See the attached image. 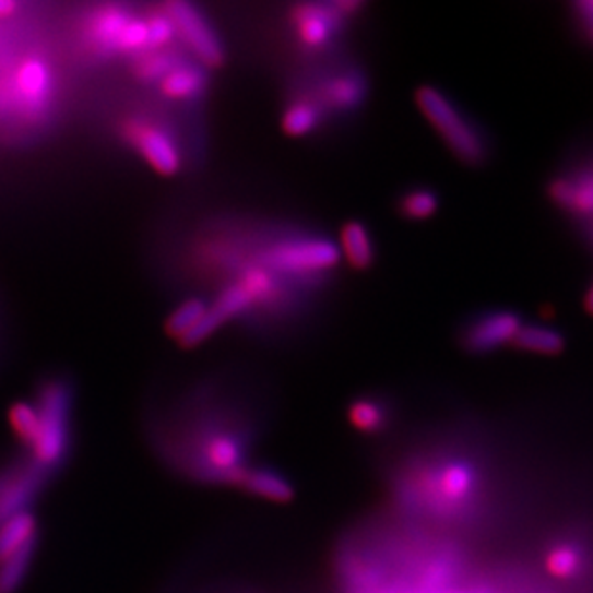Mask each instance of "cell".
I'll use <instances>...</instances> for the list:
<instances>
[{
  "mask_svg": "<svg viewBox=\"0 0 593 593\" xmlns=\"http://www.w3.org/2000/svg\"><path fill=\"white\" fill-rule=\"evenodd\" d=\"M39 546L40 538L33 539L32 544H27L24 549L0 561V593H17L24 588Z\"/></svg>",
  "mask_w": 593,
  "mask_h": 593,
  "instance_id": "13",
  "label": "cell"
},
{
  "mask_svg": "<svg viewBox=\"0 0 593 593\" xmlns=\"http://www.w3.org/2000/svg\"><path fill=\"white\" fill-rule=\"evenodd\" d=\"M588 32L592 33V37H593V27H590V29H588Z\"/></svg>",
  "mask_w": 593,
  "mask_h": 593,
  "instance_id": "27",
  "label": "cell"
},
{
  "mask_svg": "<svg viewBox=\"0 0 593 593\" xmlns=\"http://www.w3.org/2000/svg\"><path fill=\"white\" fill-rule=\"evenodd\" d=\"M47 481L48 476L32 463L0 471V524L25 511Z\"/></svg>",
  "mask_w": 593,
  "mask_h": 593,
  "instance_id": "5",
  "label": "cell"
},
{
  "mask_svg": "<svg viewBox=\"0 0 593 593\" xmlns=\"http://www.w3.org/2000/svg\"><path fill=\"white\" fill-rule=\"evenodd\" d=\"M40 538L39 519L25 509L0 524V561L24 549L33 539Z\"/></svg>",
  "mask_w": 593,
  "mask_h": 593,
  "instance_id": "11",
  "label": "cell"
},
{
  "mask_svg": "<svg viewBox=\"0 0 593 593\" xmlns=\"http://www.w3.org/2000/svg\"><path fill=\"white\" fill-rule=\"evenodd\" d=\"M514 346L532 352V354H544V356H554L565 348V339L559 331L552 327H542V324H522L521 331L517 334L513 342Z\"/></svg>",
  "mask_w": 593,
  "mask_h": 593,
  "instance_id": "15",
  "label": "cell"
},
{
  "mask_svg": "<svg viewBox=\"0 0 593 593\" xmlns=\"http://www.w3.org/2000/svg\"><path fill=\"white\" fill-rule=\"evenodd\" d=\"M204 87H206L204 73L192 66L175 68L174 72L167 73L162 81L164 95L171 96V98H190V96L200 95Z\"/></svg>",
  "mask_w": 593,
  "mask_h": 593,
  "instance_id": "16",
  "label": "cell"
},
{
  "mask_svg": "<svg viewBox=\"0 0 593 593\" xmlns=\"http://www.w3.org/2000/svg\"><path fill=\"white\" fill-rule=\"evenodd\" d=\"M17 88L29 103H43L50 91V73L39 60L24 63L17 72Z\"/></svg>",
  "mask_w": 593,
  "mask_h": 593,
  "instance_id": "17",
  "label": "cell"
},
{
  "mask_svg": "<svg viewBox=\"0 0 593 593\" xmlns=\"http://www.w3.org/2000/svg\"><path fill=\"white\" fill-rule=\"evenodd\" d=\"M175 25L169 16H154L149 22V35H151V47H162L167 40L174 37Z\"/></svg>",
  "mask_w": 593,
  "mask_h": 593,
  "instance_id": "24",
  "label": "cell"
},
{
  "mask_svg": "<svg viewBox=\"0 0 593 593\" xmlns=\"http://www.w3.org/2000/svg\"><path fill=\"white\" fill-rule=\"evenodd\" d=\"M16 10V4L14 2H9V0H0V16H9L10 12Z\"/></svg>",
  "mask_w": 593,
  "mask_h": 593,
  "instance_id": "25",
  "label": "cell"
},
{
  "mask_svg": "<svg viewBox=\"0 0 593 593\" xmlns=\"http://www.w3.org/2000/svg\"><path fill=\"white\" fill-rule=\"evenodd\" d=\"M521 317L511 311H490L476 317L463 333V344L469 352L486 354L498 349L503 344L514 342L521 331Z\"/></svg>",
  "mask_w": 593,
  "mask_h": 593,
  "instance_id": "7",
  "label": "cell"
},
{
  "mask_svg": "<svg viewBox=\"0 0 593 593\" xmlns=\"http://www.w3.org/2000/svg\"><path fill=\"white\" fill-rule=\"evenodd\" d=\"M10 423L16 432L17 440L24 443L27 451L32 450L33 442L37 438L39 430V413L37 407L25 402H17L12 412H10Z\"/></svg>",
  "mask_w": 593,
  "mask_h": 593,
  "instance_id": "20",
  "label": "cell"
},
{
  "mask_svg": "<svg viewBox=\"0 0 593 593\" xmlns=\"http://www.w3.org/2000/svg\"><path fill=\"white\" fill-rule=\"evenodd\" d=\"M349 423L352 427L359 430V432H365V435H375L379 432L384 427L387 423V412L384 407L375 402V400H357L349 407Z\"/></svg>",
  "mask_w": 593,
  "mask_h": 593,
  "instance_id": "18",
  "label": "cell"
},
{
  "mask_svg": "<svg viewBox=\"0 0 593 593\" xmlns=\"http://www.w3.org/2000/svg\"><path fill=\"white\" fill-rule=\"evenodd\" d=\"M324 121V114L308 96H296L293 103L286 106L283 116V127L290 137H308L317 131Z\"/></svg>",
  "mask_w": 593,
  "mask_h": 593,
  "instance_id": "14",
  "label": "cell"
},
{
  "mask_svg": "<svg viewBox=\"0 0 593 593\" xmlns=\"http://www.w3.org/2000/svg\"><path fill=\"white\" fill-rule=\"evenodd\" d=\"M420 111L427 116L430 126L442 137L443 143L461 162L476 166L486 159L484 137L473 121L451 103L438 88L423 87L417 93Z\"/></svg>",
  "mask_w": 593,
  "mask_h": 593,
  "instance_id": "2",
  "label": "cell"
},
{
  "mask_svg": "<svg viewBox=\"0 0 593 593\" xmlns=\"http://www.w3.org/2000/svg\"><path fill=\"white\" fill-rule=\"evenodd\" d=\"M70 392L62 382H50L40 390L39 430L29 453V463L50 478L70 458Z\"/></svg>",
  "mask_w": 593,
  "mask_h": 593,
  "instance_id": "1",
  "label": "cell"
},
{
  "mask_svg": "<svg viewBox=\"0 0 593 593\" xmlns=\"http://www.w3.org/2000/svg\"><path fill=\"white\" fill-rule=\"evenodd\" d=\"M585 306H588V309L593 313V288L590 290V294H588V298H585Z\"/></svg>",
  "mask_w": 593,
  "mask_h": 593,
  "instance_id": "26",
  "label": "cell"
},
{
  "mask_svg": "<svg viewBox=\"0 0 593 593\" xmlns=\"http://www.w3.org/2000/svg\"><path fill=\"white\" fill-rule=\"evenodd\" d=\"M580 565H582V557L574 547L570 546L554 547L546 557L547 572L559 580L574 577L580 570Z\"/></svg>",
  "mask_w": 593,
  "mask_h": 593,
  "instance_id": "23",
  "label": "cell"
},
{
  "mask_svg": "<svg viewBox=\"0 0 593 593\" xmlns=\"http://www.w3.org/2000/svg\"><path fill=\"white\" fill-rule=\"evenodd\" d=\"M339 250H341V256H344L349 265L356 270L371 268L372 261L377 258V248H375L371 233L364 223L359 222L348 223L342 229Z\"/></svg>",
  "mask_w": 593,
  "mask_h": 593,
  "instance_id": "12",
  "label": "cell"
},
{
  "mask_svg": "<svg viewBox=\"0 0 593 593\" xmlns=\"http://www.w3.org/2000/svg\"><path fill=\"white\" fill-rule=\"evenodd\" d=\"M324 116L327 114H349L361 106L365 98V78L354 68L329 70L311 85L308 95Z\"/></svg>",
  "mask_w": 593,
  "mask_h": 593,
  "instance_id": "4",
  "label": "cell"
},
{
  "mask_svg": "<svg viewBox=\"0 0 593 593\" xmlns=\"http://www.w3.org/2000/svg\"><path fill=\"white\" fill-rule=\"evenodd\" d=\"M555 202L572 214L593 217V169L567 175L552 187Z\"/></svg>",
  "mask_w": 593,
  "mask_h": 593,
  "instance_id": "10",
  "label": "cell"
},
{
  "mask_svg": "<svg viewBox=\"0 0 593 593\" xmlns=\"http://www.w3.org/2000/svg\"><path fill=\"white\" fill-rule=\"evenodd\" d=\"M133 143L137 144V151L141 152L149 164L159 174L171 175L181 166L179 151L175 146L171 137L166 135L156 127H141L131 133Z\"/></svg>",
  "mask_w": 593,
  "mask_h": 593,
  "instance_id": "8",
  "label": "cell"
},
{
  "mask_svg": "<svg viewBox=\"0 0 593 593\" xmlns=\"http://www.w3.org/2000/svg\"><path fill=\"white\" fill-rule=\"evenodd\" d=\"M438 210V197L432 190L413 189L400 200V212L412 222H425Z\"/></svg>",
  "mask_w": 593,
  "mask_h": 593,
  "instance_id": "19",
  "label": "cell"
},
{
  "mask_svg": "<svg viewBox=\"0 0 593 593\" xmlns=\"http://www.w3.org/2000/svg\"><path fill=\"white\" fill-rule=\"evenodd\" d=\"M364 4L356 0L339 2H308L294 10V37L308 55H321L334 47L349 16Z\"/></svg>",
  "mask_w": 593,
  "mask_h": 593,
  "instance_id": "3",
  "label": "cell"
},
{
  "mask_svg": "<svg viewBox=\"0 0 593 593\" xmlns=\"http://www.w3.org/2000/svg\"><path fill=\"white\" fill-rule=\"evenodd\" d=\"M206 304L202 300H189L182 304L181 308L175 311L174 316L169 317L167 331L174 336H185L197 327L204 316L207 313Z\"/></svg>",
  "mask_w": 593,
  "mask_h": 593,
  "instance_id": "22",
  "label": "cell"
},
{
  "mask_svg": "<svg viewBox=\"0 0 593 593\" xmlns=\"http://www.w3.org/2000/svg\"><path fill=\"white\" fill-rule=\"evenodd\" d=\"M230 484L273 503H288L294 499L293 486L268 469H240Z\"/></svg>",
  "mask_w": 593,
  "mask_h": 593,
  "instance_id": "9",
  "label": "cell"
},
{
  "mask_svg": "<svg viewBox=\"0 0 593 593\" xmlns=\"http://www.w3.org/2000/svg\"><path fill=\"white\" fill-rule=\"evenodd\" d=\"M167 16L174 22L175 29H179L182 39L187 40V45L197 52L202 62L207 66L222 63V43L197 10L185 2H174V4H167Z\"/></svg>",
  "mask_w": 593,
  "mask_h": 593,
  "instance_id": "6",
  "label": "cell"
},
{
  "mask_svg": "<svg viewBox=\"0 0 593 593\" xmlns=\"http://www.w3.org/2000/svg\"><path fill=\"white\" fill-rule=\"evenodd\" d=\"M443 496L450 499L467 498L473 488V471L465 463H450L440 478Z\"/></svg>",
  "mask_w": 593,
  "mask_h": 593,
  "instance_id": "21",
  "label": "cell"
}]
</instances>
